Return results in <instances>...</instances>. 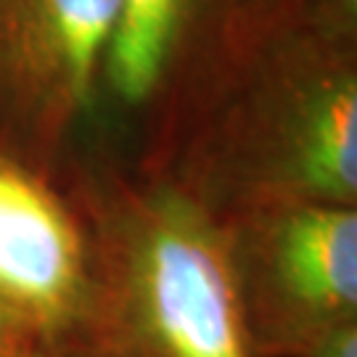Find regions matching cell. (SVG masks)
Masks as SVG:
<instances>
[{
  "instance_id": "1",
  "label": "cell",
  "mask_w": 357,
  "mask_h": 357,
  "mask_svg": "<svg viewBox=\"0 0 357 357\" xmlns=\"http://www.w3.org/2000/svg\"><path fill=\"white\" fill-rule=\"evenodd\" d=\"M96 246L88 342L106 357H252L225 217L183 180L82 196Z\"/></svg>"
},
{
  "instance_id": "2",
  "label": "cell",
  "mask_w": 357,
  "mask_h": 357,
  "mask_svg": "<svg viewBox=\"0 0 357 357\" xmlns=\"http://www.w3.org/2000/svg\"><path fill=\"white\" fill-rule=\"evenodd\" d=\"M225 217L252 357H302L357 320V209L310 202L238 206Z\"/></svg>"
},
{
  "instance_id": "3",
  "label": "cell",
  "mask_w": 357,
  "mask_h": 357,
  "mask_svg": "<svg viewBox=\"0 0 357 357\" xmlns=\"http://www.w3.org/2000/svg\"><path fill=\"white\" fill-rule=\"evenodd\" d=\"M270 93L268 114L257 116L249 151L206 188L217 212L238 206L357 202V79L352 59L331 53L294 69Z\"/></svg>"
},
{
  "instance_id": "4",
  "label": "cell",
  "mask_w": 357,
  "mask_h": 357,
  "mask_svg": "<svg viewBox=\"0 0 357 357\" xmlns=\"http://www.w3.org/2000/svg\"><path fill=\"white\" fill-rule=\"evenodd\" d=\"M0 307L32 328L40 347L82 342L96 307V246L82 202L3 151Z\"/></svg>"
},
{
  "instance_id": "5",
  "label": "cell",
  "mask_w": 357,
  "mask_h": 357,
  "mask_svg": "<svg viewBox=\"0 0 357 357\" xmlns=\"http://www.w3.org/2000/svg\"><path fill=\"white\" fill-rule=\"evenodd\" d=\"M119 0H0V82L45 141L90 103Z\"/></svg>"
},
{
  "instance_id": "6",
  "label": "cell",
  "mask_w": 357,
  "mask_h": 357,
  "mask_svg": "<svg viewBox=\"0 0 357 357\" xmlns=\"http://www.w3.org/2000/svg\"><path fill=\"white\" fill-rule=\"evenodd\" d=\"M188 0H119L103 59L109 88L125 103L149 101L178 51Z\"/></svg>"
},
{
  "instance_id": "7",
  "label": "cell",
  "mask_w": 357,
  "mask_h": 357,
  "mask_svg": "<svg viewBox=\"0 0 357 357\" xmlns=\"http://www.w3.org/2000/svg\"><path fill=\"white\" fill-rule=\"evenodd\" d=\"M302 357H357V320H347L320 333Z\"/></svg>"
},
{
  "instance_id": "8",
  "label": "cell",
  "mask_w": 357,
  "mask_h": 357,
  "mask_svg": "<svg viewBox=\"0 0 357 357\" xmlns=\"http://www.w3.org/2000/svg\"><path fill=\"white\" fill-rule=\"evenodd\" d=\"M40 342L19 318L0 307V357H38Z\"/></svg>"
},
{
  "instance_id": "9",
  "label": "cell",
  "mask_w": 357,
  "mask_h": 357,
  "mask_svg": "<svg viewBox=\"0 0 357 357\" xmlns=\"http://www.w3.org/2000/svg\"><path fill=\"white\" fill-rule=\"evenodd\" d=\"M38 357H106V355L93 342L82 339V342H69V344L40 347Z\"/></svg>"
}]
</instances>
